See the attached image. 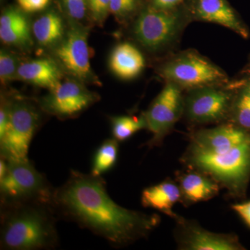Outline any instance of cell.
<instances>
[{"mask_svg": "<svg viewBox=\"0 0 250 250\" xmlns=\"http://www.w3.org/2000/svg\"><path fill=\"white\" fill-rule=\"evenodd\" d=\"M52 203L63 214L114 246L138 241L158 227L160 217L127 209L110 197L100 176L72 171L54 192Z\"/></svg>", "mask_w": 250, "mask_h": 250, "instance_id": "cell-1", "label": "cell"}, {"mask_svg": "<svg viewBox=\"0 0 250 250\" xmlns=\"http://www.w3.org/2000/svg\"><path fill=\"white\" fill-rule=\"evenodd\" d=\"M45 205L37 202L7 205L9 209L1 219V246L13 250L53 248L57 233Z\"/></svg>", "mask_w": 250, "mask_h": 250, "instance_id": "cell-2", "label": "cell"}, {"mask_svg": "<svg viewBox=\"0 0 250 250\" xmlns=\"http://www.w3.org/2000/svg\"><path fill=\"white\" fill-rule=\"evenodd\" d=\"M182 161L189 169L200 171L214 179L230 195L241 197L246 193L250 178V139L215 151L188 147Z\"/></svg>", "mask_w": 250, "mask_h": 250, "instance_id": "cell-3", "label": "cell"}, {"mask_svg": "<svg viewBox=\"0 0 250 250\" xmlns=\"http://www.w3.org/2000/svg\"><path fill=\"white\" fill-rule=\"evenodd\" d=\"M192 21L190 11L184 13L178 9L162 11L151 6L138 16L134 24V36L144 48L150 52L170 49Z\"/></svg>", "mask_w": 250, "mask_h": 250, "instance_id": "cell-4", "label": "cell"}, {"mask_svg": "<svg viewBox=\"0 0 250 250\" xmlns=\"http://www.w3.org/2000/svg\"><path fill=\"white\" fill-rule=\"evenodd\" d=\"M159 75L183 90L208 85H226L228 75L213 62L194 50L172 56L159 68Z\"/></svg>", "mask_w": 250, "mask_h": 250, "instance_id": "cell-5", "label": "cell"}, {"mask_svg": "<svg viewBox=\"0 0 250 250\" xmlns=\"http://www.w3.org/2000/svg\"><path fill=\"white\" fill-rule=\"evenodd\" d=\"M6 161L7 168L0 177V192L4 203L47 204L52 202L54 192L49 188L43 176L28 159Z\"/></svg>", "mask_w": 250, "mask_h": 250, "instance_id": "cell-6", "label": "cell"}, {"mask_svg": "<svg viewBox=\"0 0 250 250\" xmlns=\"http://www.w3.org/2000/svg\"><path fill=\"white\" fill-rule=\"evenodd\" d=\"M184 116L192 124L218 123L229 118L236 92L226 85L187 90Z\"/></svg>", "mask_w": 250, "mask_h": 250, "instance_id": "cell-7", "label": "cell"}, {"mask_svg": "<svg viewBox=\"0 0 250 250\" xmlns=\"http://www.w3.org/2000/svg\"><path fill=\"white\" fill-rule=\"evenodd\" d=\"M9 104V122L4 134L0 138L1 158L27 159L31 140L39 124V113L30 104L21 100Z\"/></svg>", "mask_w": 250, "mask_h": 250, "instance_id": "cell-8", "label": "cell"}, {"mask_svg": "<svg viewBox=\"0 0 250 250\" xmlns=\"http://www.w3.org/2000/svg\"><path fill=\"white\" fill-rule=\"evenodd\" d=\"M183 90L172 82H166L164 88L145 113L147 129L152 134V139L147 143L149 146H160L184 116Z\"/></svg>", "mask_w": 250, "mask_h": 250, "instance_id": "cell-9", "label": "cell"}, {"mask_svg": "<svg viewBox=\"0 0 250 250\" xmlns=\"http://www.w3.org/2000/svg\"><path fill=\"white\" fill-rule=\"evenodd\" d=\"M175 238L179 249L185 250H243L238 238L231 233L208 231L200 225L177 215Z\"/></svg>", "mask_w": 250, "mask_h": 250, "instance_id": "cell-10", "label": "cell"}, {"mask_svg": "<svg viewBox=\"0 0 250 250\" xmlns=\"http://www.w3.org/2000/svg\"><path fill=\"white\" fill-rule=\"evenodd\" d=\"M56 57L72 76L82 81L93 80L90 67L88 31L81 26H72L55 50Z\"/></svg>", "mask_w": 250, "mask_h": 250, "instance_id": "cell-11", "label": "cell"}, {"mask_svg": "<svg viewBox=\"0 0 250 250\" xmlns=\"http://www.w3.org/2000/svg\"><path fill=\"white\" fill-rule=\"evenodd\" d=\"M98 100V97L76 81L61 82L44 98L45 111L62 118L76 116Z\"/></svg>", "mask_w": 250, "mask_h": 250, "instance_id": "cell-12", "label": "cell"}, {"mask_svg": "<svg viewBox=\"0 0 250 250\" xmlns=\"http://www.w3.org/2000/svg\"><path fill=\"white\" fill-rule=\"evenodd\" d=\"M190 14L192 21L218 24L243 39L249 38V29L227 0H195Z\"/></svg>", "mask_w": 250, "mask_h": 250, "instance_id": "cell-13", "label": "cell"}, {"mask_svg": "<svg viewBox=\"0 0 250 250\" xmlns=\"http://www.w3.org/2000/svg\"><path fill=\"white\" fill-rule=\"evenodd\" d=\"M179 172L177 182L182 195V203L186 206L207 201L218 195L220 184L204 172L189 169Z\"/></svg>", "mask_w": 250, "mask_h": 250, "instance_id": "cell-14", "label": "cell"}, {"mask_svg": "<svg viewBox=\"0 0 250 250\" xmlns=\"http://www.w3.org/2000/svg\"><path fill=\"white\" fill-rule=\"evenodd\" d=\"M17 78L51 90L62 82V74L53 61L47 59H36L19 65Z\"/></svg>", "mask_w": 250, "mask_h": 250, "instance_id": "cell-15", "label": "cell"}, {"mask_svg": "<svg viewBox=\"0 0 250 250\" xmlns=\"http://www.w3.org/2000/svg\"><path fill=\"white\" fill-rule=\"evenodd\" d=\"M146 62L141 51L129 42L117 45L110 56V69L122 80L136 78L143 71Z\"/></svg>", "mask_w": 250, "mask_h": 250, "instance_id": "cell-16", "label": "cell"}, {"mask_svg": "<svg viewBox=\"0 0 250 250\" xmlns=\"http://www.w3.org/2000/svg\"><path fill=\"white\" fill-rule=\"evenodd\" d=\"M182 195L177 182L165 180L145 189L141 195L143 207L152 208L174 219L177 216L172 208L181 202Z\"/></svg>", "mask_w": 250, "mask_h": 250, "instance_id": "cell-17", "label": "cell"}, {"mask_svg": "<svg viewBox=\"0 0 250 250\" xmlns=\"http://www.w3.org/2000/svg\"><path fill=\"white\" fill-rule=\"evenodd\" d=\"M0 39L6 45H30V26L25 15L21 10L10 8L1 14L0 17Z\"/></svg>", "mask_w": 250, "mask_h": 250, "instance_id": "cell-18", "label": "cell"}, {"mask_svg": "<svg viewBox=\"0 0 250 250\" xmlns=\"http://www.w3.org/2000/svg\"><path fill=\"white\" fill-rule=\"evenodd\" d=\"M32 31L41 45H55L63 37V22L57 13L49 11L36 20L33 24Z\"/></svg>", "mask_w": 250, "mask_h": 250, "instance_id": "cell-19", "label": "cell"}, {"mask_svg": "<svg viewBox=\"0 0 250 250\" xmlns=\"http://www.w3.org/2000/svg\"><path fill=\"white\" fill-rule=\"evenodd\" d=\"M112 134L118 142L129 139L141 130L147 129L144 114L140 117L121 116L111 118Z\"/></svg>", "mask_w": 250, "mask_h": 250, "instance_id": "cell-20", "label": "cell"}, {"mask_svg": "<svg viewBox=\"0 0 250 250\" xmlns=\"http://www.w3.org/2000/svg\"><path fill=\"white\" fill-rule=\"evenodd\" d=\"M118 154V141L108 139L99 147L94 156L91 174L100 176L111 170L116 164Z\"/></svg>", "mask_w": 250, "mask_h": 250, "instance_id": "cell-21", "label": "cell"}, {"mask_svg": "<svg viewBox=\"0 0 250 250\" xmlns=\"http://www.w3.org/2000/svg\"><path fill=\"white\" fill-rule=\"evenodd\" d=\"M229 119L230 123L250 133V92L246 85L236 94Z\"/></svg>", "mask_w": 250, "mask_h": 250, "instance_id": "cell-22", "label": "cell"}, {"mask_svg": "<svg viewBox=\"0 0 250 250\" xmlns=\"http://www.w3.org/2000/svg\"><path fill=\"white\" fill-rule=\"evenodd\" d=\"M19 65L17 59L4 49L0 52V80L1 83H7L17 77Z\"/></svg>", "mask_w": 250, "mask_h": 250, "instance_id": "cell-23", "label": "cell"}, {"mask_svg": "<svg viewBox=\"0 0 250 250\" xmlns=\"http://www.w3.org/2000/svg\"><path fill=\"white\" fill-rule=\"evenodd\" d=\"M138 0H110V12L118 17L129 16L137 8Z\"/></svg>", "mask_w": 250, "mask_h": 250, "instance_id": "cell-24", "label": "cell"}, {"mask_svg": "<svg viewBox=\"0 0 250 250\" xmlns=\"http://www.w3.org/2000/svg\"><path fill=\"white\" fill-rule=\"evenodd\" d=\"M62 2L67 14L72 19L80 21L84 18L88 7L87 0H62Z\"/></svg>", "mask_w": 250, "mask_h": 250, "instance_id": "cell-25", "label": "cell"}, {"mask_svg": "<svg viewBox=\"0 0 250 250\" xmlns=\"http://www.w3.org/2000/svg\"><path fill=\"white\" fill-rule=\"evenodd\" d=\"M88 8L95 21L102 22L110 12V0H87Z\"/></svg>", "mask_w": 250, "mask_h": 250, "instance_id": "cell-26", "label": "cell"}, {"mask_svg": "<svg viewBox=\"0 0 250 250\" xmlns=\"http://www.w3.org/2000/svg\"><path fill=\"white\" fill-rule=\"evenodd\" d=\"M18 4L23 11L34 13L45 9L49 0H17Z\"/></svg>", "mask_w": 250, "mask_h": 250, "instance_id": "cell-27", "label": "cell"}, {"mask_svg": "<svg viewBox=\"0 0 250 250\" xmlns=\"http://www.w3.org/2000/svg\"><path fill=\"white\" fill-rule=\"evenodd\" d=\"M184 0H151L152 7L162 11H172L178 9Z\"/></svg>", "mask_w": 250, "mask_h": 250, "instance_id": "cell-28", "label": "cell"}, {"mask_svg": "<svg viewBox=\"0 0 250 250\" xmlns=\"http://www.w3.org/2000/svg\"><path fill=\"white\" fill-rule=\"evenodd\" d=\"M231 208L250 228V201L236 204L231 206Z\"/></svg>", "mask_w": 250, "mask_h": 250, "instance_id": "cell-29", "label": "cell"}, {"mask_svg": "<svg viewBox=\"0 0 250 250\" xmlns=\"http://www.w3.org/2000/svg\"><path fill=\"white\" fill-rule=\"evenodd\" d=\"M9 104L5 103H1L0 108V138L2 137L6 131L9 122Z\"/></svg>", "mask_w": 250, "mask_h": 250, "instance_id": "cell-30", "label": "cell"}, {"mask_svg": "<svg viewBox=\"0 0 250 250\" xmlns=\"http://www.w3.org/2000/svg\"><path fill=\"white\" fill-rule=\"evenodd\" d=\"M247 88H248V89L249 90V91L250 92V83H248V85H246Z\"/></svg>", "mask_w": 250, "mask_h": 250, "instance_id": "cell-31", "label": "cell"}]
</instances>
